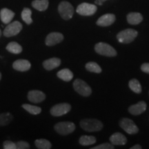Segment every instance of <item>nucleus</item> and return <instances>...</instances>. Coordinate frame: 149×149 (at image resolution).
<instances>
[{
    "label": "nucleus",
    "mask_w": 149,
    "mask_h": 149,
    "mask_svg": "<svg viewBox=\"0 0 149 149\" xmlns=\"http://www.w3.org/2000/svg\"><path fill=\"white\" fill-rule=\"evenodd\" d=\"M1 72H0V80H1Z\"/></svg>",
    "instance_id": "e433bc0d"
},
{
    "label": "nucleus",
    "mask_w": 149,
    "mask_h": 149,
    "mask_svg": "<svg viewBox=\"0 0 149 149\" xmlns=\"http://www.w3.org/2000/svg\"><path fill=\"white\" fill-rule=\"evenodd\" d=\"M106 1H107V0H95V3L97 5L102 6L104 2H105Z\"/></svg>",
    "instance_id": "72a5a7b5"
},
{
    "label": "nucleus",
    "mask_w": 149,
    "mask_h": 149,
    "mask_svg": "<svg viewBox=\"0 0 149 149\" xmlns=\"http://www.w3.org/2000/svg\"><path fill=\"white\" fill-rule=\"evenodd\" d=\"M13 119V115L9 113L0 114V126L8 125L12 122Z\"/></svg>",
    "instance_id": "bb28decb"
},
{
    "label": "nucleus",
    "mask_w": 149,
    "mask_h": 149,
    "mask_svg": "<svg viewBox=\"0 0 149 149\" xmlns=\"http://www.w3.org/2000/svg\"><path fill=\"white\" fill-rule=\"evenodd\" d=\"M15 16V13L13 11L9 10L8 8H2L0 11V17L1 22L5 24H8L10 23L12 19Z\"/></svg>",
    "instance_id": "f3484780"
},
{
    "label": "nucleus",
    "mask_w": 149,
    "mask_h": 149,
    "mask_svg": "<svg viewBox=\"0 0 149 149\" xmlns=\"http://www.w3.org/2000/svg\"><path fill=\"white\" fill-rule=\"evenodd\" d=\"M16 146L17 149H29L30 148V145L26 141H19L16 143Z\"/></svg>",
    "instance_id": "7c9ffc66"
},
{
    "label": "nucleus",
    "mask_w": 149,
    "mask_h": 149,
    "mask_svg": "<svg viewBox=\"0 0 149 149\" xmlns=\"http://www.w3.org/2000/svg\"><path fill=\"white\" fill-rule=\"evenodd\" d=\"M141 70L145 73L149 74V63H144L141 65Z\"/></svg>",
    "instance_id": "473e14b6"
},
{
    "label": "nucleus",
    "mask_w": 149,
    "mask_h": 149,
    "mask_svg": "<svg viewBox=\"0 0 149 149\" xmlns=\"http://www.w3.org/2000/svg\"><path fill=\"white\" fill-rule=\"evenodd\" d=\"M114 145L111 144H109V143H104V144H102L98 145V146L93 147L91 149H113L114 148Z\"/></svg>",
    "instance_id": "c756f323"
},
{
    "label": "nucleus",
    "mask_w": 149,
    "mask_h": 149,
    "mask_svg": "<svg viewBox=\"0 0 149 149\" xmlns=\"http://www.w3.org/2000/svg\"><path fill=\"white\" fill-rule=\"evenodd\" d=\"M13 67L14 69L18 71H27L31 67V64L29 61L26 60V59H18L14 61L13 64Z\"/></svg>",
    "instance_id": "2eb2a0df"
},
{
    "label": "nucleus",
    "mask_w": 149,
    "mask_h": 149,
    "mask_svg": "<svg viewBox=\"0 0 149 149\" xmlns=\"http://www.w3.org/2000/svg\"><path fill=\"white\" fill-rule=\"evenodd\" d=\"M71 110V106L69 104L61 103L56 104L51 108V114L53 116L59 117L66 115Z\"/></svg>",
    "instance_id": "9d476101"
},
{
    "label": "nucleus",
    "mask_w": 149,
    "mask_h": 149,
    "mask_svg": "<svg viewBox=\"0 0 149 149\" xmlns=\"http://www.w3.org/2000/svg\"><path fill=\"white\" fill-rule=\"evenodd\" d=\"M60 59L57 58V57H53V58L47 59V60L44 61L43 62V66H44V68L47 70H51L53 69H55V68L60 66Z\"/></svg>",
    "instance_id": "a211bd4d"
},
{
    "label": "nucleus",
    "mask_w": 149,
    "mask_h": 149,
    "mask_svg": "<svg viewBox=\"0 0 149 149\" xmlns=\"http://www.w3.org/2000/svg\"><path fill=\"white\" fill-rule=\"evenodd\" d=\"M35 144L37 148L40 149H50L52 147L51 142L45 139H37L35 141Z\"/></svg>",
    "instance_id": "393cba45"
},
{
    "label": "nucleus",
    "mask_w": 149,
    "mask_h": 149,
    "mask_svg": "<svg viewBox=\"0 0 149 149\" xmlns=\"http://www.w3.org/2000/svg\"><path fill=\"white\" fill-rule=\"evenodd\" d=\"M141 146H140V145H139V144L135 145V146H132L131 148H130V149H141Z\"/></svg>",
    "instance_id": "f704fd0d"
},
{
    "label": "nucleus",
    "mask_w": 149,
    "mask_h": 149,
    "mask_svg": "<svg viewBox=\"0 0 149 149\" xmlns=\"http://www.w3.org/2000/svg\"><path fill=\"white\" fill-rule=\"evenodd\" d=\"M147 105L144 101L139 102L138 103L134 104L128 108V112L133 115H139L143 113L146 110Z\"/></svg>",
    "instance_id": "4468645a"
},
{
    "label": "nucleus",
    "mask_w": 149,
    "mask_h": 149,
    "mask_svg": "<svg viewBox=\"0 0 149 149\" xmlns=\"http://www.w3.org/2000/svg\"><path fill=\"white\" fill-rule=\"evenodd\" d=\"M73 88L76 92L84 97H88L92 93V89L83 80L77 79L73 82Z\"/></svg>",
    "instance_id": "39448f33"
},
{
    "label": "nucleus",
    "mask_w": 149,
    "mask_h": 149,
    "mask_svg": "<svg viewBox=\"0 0 149 149\" xmlns=\"http://www.w3.org/2000/svg\"><path fill=\"white\" fill-rule=\"evenodd\" d=\"M22 24L19 22L15 21L10 24H8V25L3 30V34L4 36L7 37L15 36V35L19 33L20 31H22Z\"/></svg>",
    "instance_id": "1a4fd4ad"
},
{
    "label": "nucleus",
    "mask_w": 149,
    "mask_h": 149,
    "mask_svg": "<svg viewBox=\"0 0 149 149\" xmlns=\"http://www.w3.org/2000/svg\"><path fill=\"white\" fill-rule=\"evenodd\" d=\"M138 35L137 31L132 29L123 30L117 35V39L119 42L123 44H129L136 38Z\"/></svg>",
    "instance_id": "f03ea898"
},
{
    "label": "nucleus",
    "mask_w": 149,
    "mask_h": 149,
    "mask_svg": "<svg viewBox=\"0 0 149 149\" xmlns=\"http://www.w3.org/2000/svg\"><path fill=\"white\" fill-rule=\"evenodd\" d=\"M46 98V95L40 91L34 90L29 91L28 93V99L33 103H40Z\"/></svg>",
    "instance_id": "ddd939ff"
},
{
    "label": "nucleus",
    "mask_w": 149,
    "mask_h": 149,
    "mask_svg": "<svg viewBox=\"0 0 149 149\" xmlns=\"http://www.w3.org/2000/svg\"><path fill=\"white\" fill-rule=\"evenodd\" d=\"M64 40V35L60 33H51L47 35L46 38V44L48 46H53L62 42Z\"/></svg>",
    "instance_id": "9b49d317"
},
{
    "label": "nucleus",
    "mask_w": 149,
    "mask_h": 149,
    "mask_svg": "<svg viewBox=\"0 0 149 149\" xmlns=\"http://www.w3.org/2000/svg\"><path fill=\"white\" fill-rule=\"evenodd\" d=\"M80 126L88 132L99 131L103 128V124L96 119H84L80 122Z\"/></svg>",
    "instance_id": "f257e3e1"
},
{
    "label": "nucleus",
    "mask_w": 149,
    "mask_h": 149,
    "mask_svg": "<svg viewBox=\"0 0 149 149\" xmlns=\"http://www.w3.org/2000/svg\"><path fill=\"white\" fill-rule=\"evenodd\" d=\"M54 128L59 135H67L72 133L75 130V125L74 123L70 122H62L56 124Z\"/></svg>",
    "instance_id": "423d86ee"
},
{
    "label": "nucleus",
    "mask_w": 149,
    "mask_h": 149,
    "mask_svg": "<svg viewBox=\"0 0 149 149\" xmlns=\"http://www.w3.org/2000/svg\"><path fill=\"white\" fill-rule=\"evenodd\" d=\"M59 13L61 17L65 20H68L71 19L74 14V8L68 1H64L59 4L58 6Z\"/></svg>",
    "instance_id": "20e7f679"
},
{
    "label": "nucleus",
    "mask_w": 149,
    "mask_h": 149,
    "mask_svg": "<svg viewBox=\"0 0 149 149\" xmlns=\"http://www.w3.org/2000/svg\"><path fill=\"white\" fill-rule=\"evenodd\" d=\"M111 143L114 146L119 145H125L127 143V139L123 134L120 133H115L110 137Z\"/></svg>",
    "instance_id": "dca6fc26"
},
{
    "label": "nucleus",
    "mask_w": 149,
    "mask_h": 149,
    "mask_svg": "<svg viewBox=\"0 0 149 149\" xmlns=\"http://www.w3.org/2000/svg\"><path fill=\"white\" fill-rule=\"evenodd\" d=\"M115 19H116V17L114 14L108 13L100 17L97 21L96 24L100 26H109L114 23Z\"/></svg>",
    "instance_id": "f8f14e48"
},
{
    "label": "nucleus",
    "mask_w": 149,
    "mask_h": 149,
    "mask_svg": "<svg viewBox=\"0 0 149 149\" xmlns=\"http://www.w3.org/2000/svg\"><path fill=\"white\" fill-rule=\"evenodd\" d=\"M120 127L129 135L137 134L139 132V128L136 126L133 120L128 118H122L119 122Z\"/></svg>",
    "instance_id": "0eeeda50"
},
{
    "label": "nucleus",
    "mask_w": 149,
    "mask_h": 149,
    "mask_svg": "<svg viewBox=\"0 0 149 149\" xmlns=\"http://www.w3.org/2000/svg\"><path fill=\"white\" fill-rule=\"evenodd\" d=\"M86 69L88 71L95 72V73H100L102 72V68L99 65L95 62L91 61L86 64Z\"/></svg>",
    "instance_id": "c85d7f7f"
},
{
    "label": "nucleus",
    "mask_w": 149,
    "mask_h": 149,
    "mask_svg": "<svg viewBox=\"0 0 149 149\" xmlns=\"http://www.w3.org/2000/svg\"><path fill=\"white\" fill-rule=\"evenodd\" d=\"M79 141L82 146H90L96 142V138L93 136L83 135L80 137Z\"/></svg>",
    "instance_id": "5701e85b"
},
{
    "label": "nucleus",
    "mask_w": 149,
    "mask_h": 149,
    "mask_svg": "<svg viewBox=\"0 0 149 149\" xmlns=\"http://www.w3.org/2000/svg\"><path fill=\"white\" fill-rule=\"evenodd\" d=\"M6 50L11 53L19 54L22 53V47L20 46L18 43L15 42H10L6 46Z\"/></svg>",
    "instance_id": "4be33fe9"
},
{
    "label": "nucleus",
    "mask_w": 149,
    "mask_h": 149,
    "mask_svg": "<svg viewBox=\"0 0 149 149\" xmlns=\"http://www.w3.org/2000/svg\"><path fill=\"white\" fill-rule=\"evenodd\" d=\"M127 22L131 25H137L140 24L143 20V17L139 13H129L127 15Z\"/></svg>",
    "instance_id": "6ab92c4d"
},
{
    "label": "nucleus",
    "mask_w": 149,
    "mask_h": 149,
    "mask_svg": "<svg viewBox=\"0 0 149 149\" xmlns=\"http://www.w3.org/2000/svg\"><path fill=\"white\" fill-rule=\"evenodd\" d=\"M96 53L106 57H115L117 55V51L111 45L104 42L97 43L95 46Z\"/></svg>",
    "instance_id": "7ed1b4c3"
},
{
    "label": "nucleus",
    "mask_w": 149,
    "mask_h": 149,
    "mask_svg": "<svg viewBox=\"0 0 149 149\" xmlns=\"http://www.w3.org/2000/svg\"><path fill=\"white\" fill-rule=\"evenodd\" d=\"M48 0H35L32 2L33 7L39 11L46 10L48 8Z\"/></svg>",
    "instance_id": "412c9836"
},
{
    "label": "nucleus",
    "mask_w": 149,
    "mask_h": 149,
    "mask_svg": "<svg viewBox=\"0 0 149 149\" xmlns=\"http://www.w3.org/2000/svg\"><path fill=\"white\" fill-rule=\"evenodd\" d=\"M22 107H23L26 111L29 112V113L33 115H38L42 112V109H41L40 107L31 105V104H23V105H22Z\"/></svg>",
    "instance_id": "cd10ccee"
},
{
    "label": "nucleus",
    "mask_w": 149,
    "mask_h": 149,
    "mask_svg": "<svg viewBox=\"0 0 149 149\" xmlns=\"http://www.w3.org/2000/svg\"><path fill=\"white\" fill-rule=\"evenodd\" d=\"M31 15H32V11L30 8H25L22 12V18L23 21L27 24H32L33 19L31 18Z\"/></svg>",
    "instance_id": "a878e982"
},
{
    "label": "nucleus",
    "mask_w": 149,
    "mask_h": 149,
    "mask_svg": "<svg viewBox=\"0 0 149 149\" xmlns=\"http://www.w3.org/2000/svg\"><path fill=\"white\" fill-rule=\"evenodd\" d=\"M3 148L4 149H16L17 146H16V144L13 142L11 141H5L3 144Z\"/></svg>",
    "instance_id": "2f4dec72"
},
{
    "label": "nucleus",
    "mask_w": 149,
    "mask_h": 149,
    "mask_svg": "<svg viewBox=\"0 0 149 149\" xmlns=\"http://www.w3.org/2000/svg\"><path fill=\"white\" fill-rule=\"evenodd\" d=\"M128 85H129V88L130 90L133 91L134 93H137V94H139L141 92V86L140 83L137 79H132L129 81V83H128Z\"/></svg>",
    "instance_id": "b1692460"
},
{
    "label": "nucleus",
    "mask_w": 149,
    "mask_h": 149,
    "mask_svg": "<svg viewBox=\"0 0 149 149\" xmlns=\"http://www.w3.org/2000/svg\"><path fill=\"white\" fill-rule=\"evenodd\" d=\"M57 77L59 79L65 81H70L73 78V73L68 68H64V69L59 70L57 74Z\"/></svg>",
    "instance_id": "aec40b11"
},
{
    "label": "nucleus",
    "mask_w": 149,
    "mask_h": 149,
    "mask_svg": "<svg viewBox=\"0 0 149 149\" xmlns=\"http://www.w3.org/2000/svg\"><path fill=\"white\" fill-rule=\"evenodd\" d=\"M97 8L95 5L88 3H82L79 4L77 8V13L80 15L91 16L96 13Z\"/></svg>",
    "instance_id": "6e6552de"
},
{
    "label": "nucleus",
    "mask_w": 149,
    "mask_h": 149,
    "mask_svg": "<svg viewBox=\"0 0 149 149\" xmlns=\"http://www.w3.org/2000/svg\"><path fill=\"white\" fill-rule=\"evenodd\" d=\"M1 31L0 30V37H1Z\"/></svg>",
    "instance_id": "c9c22d12"
}]
</instances>
